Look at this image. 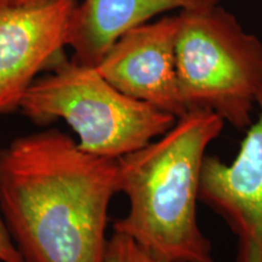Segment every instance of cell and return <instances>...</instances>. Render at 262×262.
Listing matches in <instances>:
<instances>
[{"mask_svg": "<svg viewBox=\"0 0 262 262\" xmlns=\"http://www.w3.org/2000/svg\"><path fill=\"white\" fill-rule=\"evenodd\" d=\"M118 158L56 129L0 149V210L25 262H103Z\"/></svg>", "mask_w": 262, "mask_h": 262, "instance_id": "obj_1", "label": "cell"}, {"mask_svg": "<svg viewBox=\"0 0 262 262\" xmlns=\"http://www.w3.org/2000/svg\"><path fill=\"white\" fill-rule=\"evenodd\" d=\"M224 126L210 111H188L162 136L118 158V192L129 210L113 232L170 262H217L196 204L206 149Z\"/></svg>", "mask_w": 262, "mask_h": 262, "instance_id": "obj_2", "label": "cell"}, {"mask_svg": "<svg viewBox=\"0 0 262 262\" xmlns=\"http://www.w3.org/2000/svg\"><path fill=\"white\" fill-rule=\"evenodd\" d=\"M18 111L40 125L63 120L77 134L80 149L108 158L142 148L178 120L120 93L95 67L67 57L37 78Z\"/></svg>", "mask_w": 262, "mask_h": 262, "instance_id": "obj_3", "label": "cell"}, {"mask_svg": "<svg viewBox=\"0 0 262 262\" xmlns=\"http://www.w3.org/2000/svg\"><path fill=\"white\" fill-rule=\"evenodd\" d=\"M176 72L187 112L210 111L241 131L253 123L262 91V41L225 9L180 11Z\"/></svg>", "mask_w": 262, "mask_h": 262, "instance_id": "obj_4", "label": "cell"}, {"mask_svg": "<svg viewBox=\"0 0 262 262\" xmlns=\"http://www.w3.org/2000/svg\"><path fill=\"white\" fill-rule=\"evenodd\" d=\"M77 0L0 5V114L19 110L42 71L66 57Z\"/></svg>", "mask_w": 262, "mask_h": 262, "instance_id": "obj_5", "label": "cell"}, {"mask_svg": "<svg viewBox=\"0 0 262 262\" xmlns=\"http://www.w3.org/2000/svg\"><path fill=\"white\" fill-rule=\"evenodd\" d=\"M256 113L234 159L206 156L202 170L199 201L237 238L235 262H262V91Z\"/></svg>", "mask_w": 262, "mask_h": 262, "instance_id": "obj_6", "label": "cell"}, {"mask_svg": "<svg viewBox=\"0 0 262 262\" xmlns=\"http://www.w3.org/2000/svg\"><path fill=\"white\" fill-rule=\"evenodd\" d=\"M178 29L179 15L136 26L114 41L95 68L120 93L182 117L187 111L176 72Z\"/></svg>", "mask_w": 262, "mask_h": 262, "instance_id": "obj_7", "label": "cell"}, {"mask_svg": "<svg viewBox=\"0 0 262 262\" xmlns=\"http://www.w3.org/2000/svg\"><path fill=\"white\" fill-rule=\"evenodd\" d=\"M219 0H84L78 4L68 47L72 61L95 67L120 35L169 10L217 4Z\"/></svg>", "mask_w": 262, "mask_h": 262, "instance_id": "obj_8", "label": "cell"}, {"mask_svg": "<svg viewBox=\"0 0 262 262\" xmlns=\"http://www.w3.org/2000/svg\"><path fill=\"white\" fill-rule=\"evenodd\" d=\"M103 262H170L148 249L143 248L133 238L113 232L108 238Z\"/></svg>", "mask_w": 262, "mask_h": 262, "instance_id": "obj_9", "label": "cell"}, {"mask_svg": "<svg viewBox=\"0 0 262 262\" xmlns=\"http://www.w3.org/2000/svg\"><path fill=\"white\" fill-rule=\"evenodd\" d=\"M0 262H25L21 251L10 234L0 210Z\"/></svg>", "mask_w": 262, "mask_h": 262, "instance_id": "obj_10", "label": "cell"}, {"mask_svg": "<svg viewBox=\"0 0 262 262\" xmlns=\"http://www.w3.org/2000/svg\"><path fill=\"white\" fill-rule=\"evenodd\" d=\"M49 0H0V5H35Z\"/></svg>", "mask_w": 262, "mask_h": 262, "instance_id": "obj_11", "label": "cell"}]
</instances>
